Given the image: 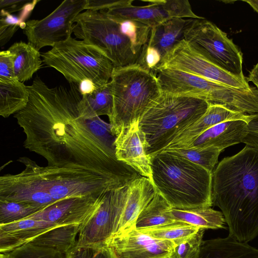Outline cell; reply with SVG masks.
Wrapping results in <instances>:
<instances>
[{
    "label": "cell",
    "mask_w": 258,
    "mask_h": 258,
    "mask_svg": "<svg viewBox=\"0 0 258 258\" xmlns=\"http://www.w3.org/2000/svg\"><path fill=\"white\" fill-rule=\"evenodd\" d=\"M156 193L151 181L140 176L128 185L127 196L116 233L136 228L137 218Z\"/></svg>",
    "instance_id": "cell-19"
},
{
    "label": "cell",
    "mask_w": 258,
    "mask_h": 258,
    "mask_svg": "<svg viewBox=\"0 0 258 258\" xmlns=\"http://www.w3.org/2000/svg\"><path fill=\"white\" fill-rule=\"evenodd\" d=\"M106 243L117 258H171L175 245L170 241L155 238L136 228L116 233Z\"/></svg>",
    "instance_id": "cell-15"
},
{
    "label": "cell",
    "mask_w": 258,
    "mask_h": 258,
    "mask_svg": "<svg viewBox=\"0 0 258 258\" xmlns=\"http://www.w3.org/2000/svg\"><path fill=\"white\" fill-rule=\"evenodd\" d=\"M249 118L250 115L233 110L222 104L211 103L205 114L177 135L171 144L174 148H185L200 135L217 124L236 119L248 122Z\"/></svg>",
    "instance_id": "cell-18"
},
{
    "label": "cell",
    "mask_w": 258,
    "mask_h": 258,
    "mask_svg": "<svg viewBox=\"0 0 258 258\" xmlns=\"http://www.w3.org/2000/svg\"><path fill=\"white\" fill-rule=\"evenodd\" d=\"M86 4L87 0H65L43 19L23 22L21 27L28 43L39 51L69 38L75 20L85 10Z\"/></svg>",
    "instance_id": "cell-10"
},
{
    "label": "cell",
    "mask_w": 258,
    "mask_h": 258,
    "mask_svg": "<svg viewBox=\"0 0 258 258\" xmlns=\"http://www.w3.org/2000/svg\"><path fill=\"white\" fill-rule=\"evenodd\" d=\"M30 2L25 0H1L0 8L1 10L11 14L23 9Z\"/></svg>",
    "instance_id": "cell-40"
},
{
    "label": "cell",
    "mask_w": 258,
    "mask_h": 258,
    "mask_svg": "<svg viewBox=\"0 0 258 258\" xmlns=\"http://www.w3.org/2000/svg\"><path fill=\"white\" fill-rule=\"evenodd\" d=\"M56 226L47 221L28 218L0 225L1 253L9 252Z\"/></svg>",
    "instance_id": "cell-21"
},
{
    "label": "cell",
    "mask_w": 258,
    "mask_h": 258,
    "mask_svg": "<svg viewBox=\"0 0 258 258\" xmlns=\"http://www.w3.org/2000/svg\"><path fill=\"white\" fill-rule=\"evenodd\" d=\"M45 189L55 201L96 196L129 183L84 168L40 166L34 161Z\"/></svg>",
    "instance_id": "cell-8"
},
{
    "label": "cell",
    "mask_w": 258,
    "mask_h": 258,
    "mask_svg": "<svg viewBox=\"0 0 258 258\" xmlns=\"http://www.w3.org/2000/svg\"><path fill=\"white\" fill-rule=\"evenodd\" d=\"M200 228L183 222L175 221L161 226L137 229L155 238L169 240L176 245L197 233Z\"/></svg>",
    "instance_id": "cell-30"
},
{
    "label": "cell",
    "mask_w": 258,
    "mask_h": 258,
    "mask_svg": "<svg viewBox=\"0 0 258 258\" xmlns=\"http://www.w3.org/2000/svg\"><path fill=\"white\" fill-rule=\"evenodd\" d=\"M242 143L258 150V113L250 115L247 134Z\"/></svg>",
    "instance_id": "cell-39"
},
{
    "label": "cell",
    "mask_w": 258,
    "mask_h": 258,
    "mask_svg": "<svg viewBox=\"0 0 258 258\" xmlns=\"http://www.w3.org/2000/svg\"><path fill=\"white\" fill-rule=\"evenodd\" d=\"M73 33L86 43L102 51L114 67L139 64L130 40L116 21L104 11L86 10L75 20Z\"/></svg>",
    "instance_id": "cell-7"
},
{
    "label": "cell",
    "mask_w": 258,
    "mask_h": 258,
    "mask_svg": "<svg viewBox=\"0 0 258 258\" xmlns=\"http://www.w3.org/2000/svg\"><path fill=\"white\" fill-rule=\"evenodd\" d=\"M42 209L23 203L0 200V225L24 219Z\"/></svg>",
    "instance_id": "cell-33"
},
{
    "label": "cell",
    "mask_w": 258,
    "mask_h": 258,
    "mask_svg": "<svg viewBox=\"0 0 258 258\" xmlns=\"http://www.w3.org/2000/svg\"><path fill=\"white\" fill-rule=\"evenodd\" d=\"M212 206L222 213L229 235L248 242L258 235V150L245 145L212 172Z\"/></svg>",
    "instance_id": "cell-2"
},
{
    "label": "cell",
    "mask_w": 258,
    "mask_h": 258,
    "mask_svg": "<svg viewBox=\"0 0 258 258\" xmlns=\"http://www.w3.org/2000/svg\"><path fill=\"white\" fill-rule=\"evenodd\" d=\"M191 20L172 18L152 28L147 45L157 50L162 60L176 44L184 39L185 31Z\"/></svg>",
    "instance_id": "cell-23"
},
{
    "label": "cell",
    "mask_w": 258,
    "mask_h": 258,
    "mask_svg": "<svg viewBox=\"0 0 258 258\" xmlns=\"http://www.w3.org/2000/svg\"><path fill=\"white\" fill-rule=\"evenodd\" d=\"M195 258H258V248L228 235L203 240Z\"/></svg>",
    "instance_id": "cell-22"
},
{
    "label": "cell",
    "mask_w": 258,
    "mask_h": 258,
    "mask_svg": "<svg viewBox=\"0 0 258 258\" xmlns=\"http://www.w3.org/2000/svg\"><path fill=\"white\" fill-rule=\"evenodd\" d=\"M29 92L18 80L0 81V115L6 118L23 109L27 104Z\"/></svg>",
    "instance_id": "cell-27"
},
{
    "label": "cell",
    "mask_w": 258,
    "mask_h": 258,
    "mask_svg": "<svg viewBox=\"0 0 258 258\" xmlns=\"http://www.w3.org/2000/svg\"><path fill=\"white\" fill-rule=\"evenodd\" d=\"M81 224L56 226L39 235L28 243L53 249L66 255L77 245L76 237L79 233Z\"/></svg>",
    "instance_id": "cell-24"
},
{
    "label": "cell",
    "mask_w": 258,
    "mask_h": 258,
    "mask_svg": "<svg viewBox=\"0 0 258 258\" xmlns=\"http://www.w3.org/2000/svg\"><path fill=\"white\" fill-rule=\"evenodd\" d=\"M17 161L26 167L19 173L0 177V200L23 203L42 209L56 202L45 189L34 161L27 157Z\"/></svg>",
    "instance_id": "cell-14"
},
{
    "label": "cell",
    "mask_w": 258,
    "mask_h": 258,
    "mask_svg": "<svg viewBox=\"0 0 258 258\" xmlns=\"http://www.w3.org/2000/svg\"><path fill=\"white\" fill-rule=\"evenodd\" d=\"M171 212L174 220L194 226L205 229L224 228L225 221L222 213L211 207L188 209L172 208Z\"/></svg>",
    "instance_id": "cell-26"
},
{
    "label": "cell",
    "mask_w": 258,
    "mask_h": 258,
    "mask_svg": "<svg viewBox=\"0 0 258 258\" xmlns=\"http://www.w3.org/2000/svg\"><path fill=\"white\" fill-rule=\"evenodd\" d=\"M247 79L248 81L252 82L258 89V62L250 70Z\"/></svg>",
    "instance_id": "cell-43"
},
{
    "label": "cell",
    "mask_w": 258,
    "mask_h": 258,
    "mask_svg": "<svg viewBox=\"0 0 258 258\" xmlns=\"http://www.w3.org/2000/svg\"><path fill=\"white\" fill-rule=\"evenodd\" d=\"M110 82L113 107L108 118L112 134L116 137L138 121L162 92L155 73L139 64L114 67Z\"/></svg>",
    "instance_id": "cell-5"
},
{
    "label": "cell",
    "mask_w": 258,
    "mask_h": 258,
    "mask_svg": "<svg viewBox=\"0 0 258 258\" xmlns=\"http://www.w3.org/2000/svg\"><path fill=\"white\" fill-rule=\"evenodd\" d=\"M0 258H9L7 253H1Z\"/></svg>",
    "instance_id": "cell-45"
},
{
    "label": "cell",
    "mask_w": 258,
    "mask_h": 258,
    "mask_svg": "<svg viewBox=\"0 0 258 258\" xmlns=\"http://www.w3.org/2000/svg\"><path fill=\"white\" fill-rule=\"evenodd\" d=\"M247 124L248 121L242 119L221 122L200 135L186 147H214L223 151L242 143L247 134Z\"/></svg>",
    "instance_id": "cell-20"
},
{
    "label": "cell",
    "mask_w": 258,
    "mask_h": 258,
    "mask_svg": "<svg viewBox=\"0 0 258 258\" xmlns=\"http://www.w3.org/2000/svg\"><path fill=\"white\" fill-rule=\"evenodd\" d=\"M14 55V72L17 79L21 82L30 80L41 68L40 53L30 43L16 42L8 49Z\"/></svg>",
    "instance_id": "cell-25"
},
{
    "label": "cell",
    "mask_w": 258,
    "mask_h": 258,
    "mask_svg": "<svg viewBox=\"0 0 258 258\" xmlns=\"http://www.w3.org/2000/svg\"><path fill=\"white\" fill-rule=\"evenodd\" d=\"M106 192L60 200L26 218L45 221L57 226L83 224L98 208Z\"/></svg>",
    "instance_id": "cell-16"
},
{
    "label": "cell",
    "mask_w": 258,
    "mask_h": 258,
    "mask_svg": "<svg viewBox=\"0 0 258 258\" xmlns=\"http://www.w3.org/2000/svg\"><path fill=\"white\" fill-rule=\"evenodd\" d=\"M128 185L104 194L98 208L81 224L77 245L105 243L117 232L126 202Z\"/></svg>",
    "instance_id": "cell-11"
},
{
    "label": "cell",
    "mask_w": 258,
    "mask_h": 258,
    "mask_svg": "<svg viewBox=\"0 0 258 258\" xmlns=\"http://www.w3.org/2000/svg\"><path fill=\"white\" fill-rule=\"evenodd\" d=\"M151 182L172 208L212 206V172L183 158L160 151L151 157Z\"/></svg>",
    "instance_id": "cell-3"
},
{
    "label": "cell",
    "mask_w": 258,
    "mask_h": 258,
    "mask_svg": "<svg viewBox=\"0 0 258 258\" xmlns=\"http://www.w3.org/2000/svg\"><path fill=\"white\" fill-rule=\"evenodd\" d=\"M41 57L45 64L60 73L70 84L79 85L88 79L97 88L110 82L114 68L100 49L72 36L56 44Z\"/></svg>",
    "instance_id": "cell-6"
},
{
    "label": "cell",
    "mask_w": 258,
    "mask_h": 258,
    "mask_svg": "<svg viewBox=\"0 0 258 258\" xmlns=\"http://www.w3.org/2000/svg\"><path fill=\"white\" fill-rule=\"evenodd\" d=\"M161 68L179 70L234 88H251L247 78L234 76L222 69L202 55L184 39L173 47L155 71Z\"/></svg>",
    "instance_id": "cell-12"
},
{
    "label": "cell",
    "mask_w": 258,
    "mask_h": 258,
    "mask_svg": "<svg viewBox=\"0 0 258 258\" xmlns=\"http://www.w3.org/2000/svg\"><path fill=\"white\" fill-rule=\"evenodd\" d=\"M171 209L165 199L156 192L153 199L139 215L136 228L145 229L175 221L171 214Z\"/></svg>",
    "instance_id": "cell-28"
},
{
    "label": "cell",
    "mask_w": 258,
    "mask_h": 258,
    "mask_svg": "<svg viewBox=\"0 0 258 258\" xmlns=\"http://www.w3.org/2000/svg\"><path fill=\"white\" fill-rule=\"evenodd\" d=\"M66 258H117L112 249L106 243L76 245L65 255Z\"/></svg>",
    "instance_id": "cell-34"
},
{
    "label": "cell",
    "mask_w": 258,
    "mask_h": 258,
    "mask_svg": "<svg viewBox=\"0 0 258 258\" xmlns=\"http://www.w3.org/2000/svg\"><path fill=\"white\" fill-rule=\"evenodd\" d=\"M27 88V104L14 115L26 135V149L49 166L84 168L127 183L140 176L117 160L110 124L83 114L78 85L49 88L37 76Z\"/></svg>",
    "instance_id": "cell-1"
},
{
    "label": "cell",
    "mask_w": 258,
    "mask_h": 258,
    "mask_svg": "<svg viewBox=\"0 0 258 258\" xmlns=\"http://www.w3.org/2000/svg\"><path fill=\"white\" fill-rule=\"evenodd\" d=\"M14 57L8 49L0 52V81L17 80L14 72Z\"/></svg>",
    "instance_id": "cell-38"
},
{
    "label": "cell",
    "mask_w": 258,
    "mask_h": 258,
    "mask_svg": "<svg viewBox=\"0 0 258 258\" xmlns=\"http://www.w3.org/2000/svg\"><path fill=\"white\" fill-rule=\"evenodd\" d=\"M78 86L82 95L91 94L97 89L94 83L88 79L82 81Z\"/></svg>",
    "instance_id": "cell-42"
},
{
    "label": "cell",
    "mask_w": 258,
    "mask_h": 258,
    "mask_svg": "<svg viewBox=\"0 0 258 258\" xmlns=\"http://www.w3.org/2000/svg\"><path fill=\"white\" fill-rule=\"evenodd\" d=\"M247 3L256 12L258 13V0L243 1Z\"/></svg>",
    "instance_id": "cell-44"
},
{
    "label": "cell",
    "mask_w": 258,
    "mask_h": 258,
    "mask_svg": "<svg viewBox=\"0 0 258 258\" xmlns=\"http://www.w3.org/2000/svg\"><path fill=\"white\" fill-rule=\"evenodd\" d=\"M143 1L149 4L134 6L133 0H119L110 8L102 11L112 17L134 20L151 28L175 18H203L194 13L187 0Z\"/></svg>",
    "instance_id": "cell-13"
},
{
    "label": "cell",
    "mask_w": 258,
    "mask_h": 258,
    "mask_svg": "<svg viewBox=\"0 0 258 258\" xmlns=\"http://www.w3.org/2000/svg\"><path fill=\"white\" fill-rule=\"evenodd\" d=\"M161 151L183 158L213 172L222 151L214 147H208L174 148Z\"/></svg>",
    "instance_id": "cell-31"
},
{
    "label": "cell",
    "mask_w": 258,
    "mask_h": 258,
    "mask_svg": "<svg viewBox=\"0 0 258 258\" xmlns=\"http://www.w3.org/2000/svg\"><path fill=\"white\" fill-rule=\"evenodd\" d=\"M9 258H66L57 250L26 243L7 252Z\"/></svg>",
    "instance_id": "cell-35"
},
{
    "label": "cell",
    "mask_w": 258,
    "mask_h": 258,
    "mask_svg": "<svg viewBox=\"0 0 258 258\" xmlns=\"http://www.w3.org/2000/svg\"><path fill=\"white\" fill-rule=\"evenodd\" d=\"M184 39L202 55L230 74L241 78L243 54L226 33L205 19H192Z\"/></svg>",
    "instance_id": "cell-9"
},
{
    "label": "cell",
    "mask_w": 258,
    "mask_h": 258,
    "mask_svg": "<svg viewBox=\"0 0 258 258\" xmlns=\"http://www.w3.org/2000/svg\"><path fill=\"white\" fill-rule=\"evenodd\" d=\"M117 1L115 0H87L86 10H106L113 6Z\"/></svg>",
    "instance_id": "cell-41"
},
{
    "label": "cell",
    "mask_w": 258,
    "mask_h": 258,
    "mask_svg": "<svg viewBox=\"0 0 258 258\" xmlns=\"http://www.w3.org/2000/svg\"><path fill=\"white\" fill-rule=\"evenodd\" d=\"M17 17L5 11H1L0 19V45H5L13 37L21 24Z\"/></svg>",
    "instance_id": "cell-37"
},
{
    "label": "cell",
    "mask_w": 258,
    "mask_h": 258,
    "mask_svg": "<svg viewBox=\"0 0 258 258\" xmlns=\"http://www.w3.org/2000/svg\"><path fill=\"white\" fill-rule=\"evenodd\" d=\"M210 104L196 97L162 92L139 120L147 155L150 157L164 149L177 135L200 118Z\"/></svg>",
    "instance_id": "cell-4"
},
{
    "label": "cell",
    "mask_w": 258,
    "mask_h": 258,
    "mask_svg": "<svg viewBox=\"0 0 258 258\" xmlns=\"http://www.w3.org/2000/svg\"><path fill=\"white\" fill-rule=\"evenodd\" d=\"M144 140L139 120L136 121L116 137L115 156L117 160L126 164L141 176L151 181V160L146 151Z\"/></svg>",
    "instance_id": "cell-17"
},
{
    "label": "cell",
    "mask_w": 258,
    "mask_h": 258,
    "mask_svg": "<svg viewBox=\"0 0 258 258\" xmlns=\"http://www.w3.org/2000/svg\"><path fill=\"white\" fill-rule=\"evenodd\" d=\"M80 107L83 114L88 118L100 115L109 117L111 114L113 107L110 82L97 88L91 94L82 95Z\"/></svg>",
    "instance_id": "cell-29"
},
{
    "label": "cell",
    "mask_w": 258,
    "mask_h": 258,
    "mask_svg": "<svg viewBox=\"0 0 258 258\" xmlns=\"http://www.w3.org/2000/svg\"><path fill=\"white\" fill-rule=\"evenodd\" d=\"M112 17L118 23L121 33L130 40L140 61L142 54L148 43L152 28L134 20Z\"/></svg>",
    "instance_id": "cell-32"
},
{
    "label": "cell",
    "mask_w": 258,
    "mask_h": 258,
    "mask_svg": "<svg viewBox=\"0 0 258 258\" xmlns=\"http://www.w3.org/2000/svg\"><path fill=\"white\" fill-rule=\"evenodd\" d=\"M205 230L200 228L197 233L175 245L171 258H195L203 241Z\"/></svg>",
    "instance_id": "cell-36"
}]
</instances>
